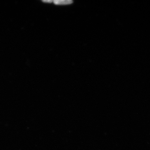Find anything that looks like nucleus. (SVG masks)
I'll return each instance as SVG.
<instances>
[{
  "instance_id": "1",
  "label": "nucleus",
  "mask_w": 150,
  "mask_h": 150,
  "mask_svg": "<svg viewBox=\"0 0 150 150\" xmlns=\"http://www.w3.org/2000/svg\"><path fill=\"white\" fill-rule=\"evenodd\" d=\"M53 2L56 5H68L73 3V1L71 0H62V1H54Z\"/></svg>"
},
{
  "instance_id": "2",
  "label": "nucleus",
  "mask_w": 150,
  "mask_h": 150,
  "mask_svg": "<svg viewBox=\"0 0 150 150\" xmlns=\"http://www.w3.org/2000/svg\"><path fill=\"white\" fill-rule=\"evenodd\" d=\"M43 1L45 3L47 2V3H51L52 2H53L52 1Z\"/></svg>"
}]
</instances>
